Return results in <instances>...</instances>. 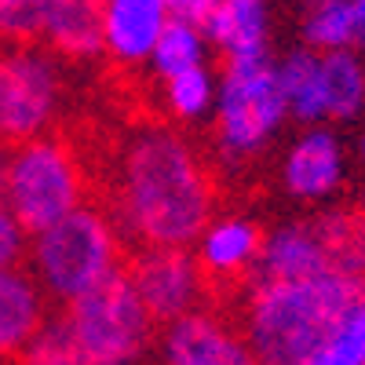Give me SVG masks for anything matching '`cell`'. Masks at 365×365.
Wrapping results in <instances>:
<instances>
[{"label": "cell", "mask_w": 365, "mask_h": 365, "mask_svg": "<svg viewBox=\"0 0 365 365\" xmlns=\"http://www.w3.org/2000/svg\"><path fill=\"white\" fill-rule=\"evenodd\" d=\"M117 227L139 249H187L208 227L212 182L197 154L168 128L128 139L113 187Z\"/></svg>", "instance_id": "1"}, {"label": "cell", "mask_w": 365, "mask_h": 365, "mask_svg": "<svg viewBox=\"0 0 365 365\" xmlns=\"http://www.w3.org/2000/svg\"><path fill=\"white\" fill-rule=\"evenodd\" d=\"M365 299V282L322 274L311 282H259L245 303V336L259 365H303Z\"/></svg>", "instance_id": "2"}, {"label": "cell", "mask_w": 365, "mask_h": 365, "mask_svg": "<svg viewBox=\"0 0 365 365\" xmlns=\"http://www.w3.org/2000/svg\"><path fill=\"white\" fill-rule=\"evenodd\" d=\"M29 278L55 303H73L120 270V241L99 208H77L29 237Z\"/></svg>", "instance_id": "3"}, {"label": "cell", "mask_w": 365, "mask_h": 365, "mask_svg": "<svg viewBox=\"0 0 365 365\" xmlns=\"http://www.w3.org/2000/svg\"><path fill=\"white\" fill-rule=\"evenodd\" d=\"M0 205L29 237L84 208V168L73 146L55 135L11 146L0 182Z\"/></svg>", "instance_id": "4"}, {"label": "cell", "mask_w": 365, "mask_h": 365, "mask_svg": "<svg viewBox=\"0 0 365 365\" xmlns=\"http://www.w3.org/2000/svg\"><path fill=\"white\" fill-rule=\"evenodd\" d=\"M58 318L91 365H135L154 336V322L143 311L125 267L81 299L66 303Z\"/></svg>", "instance_id": "5"}, {"label": "cell", "mask_w": 365, "mask_h": 365, "mask_svg": "<svg viewBox=\"0 0 365 365\" xmlns=\"http://www.w3.org/2000/svg\"><path fill=\"white\" fill-rule=\"evenodd\" d=\"M63 106V73L41 48H0V143L22 146L48 135Z\"/></svg>", "instance_id": "6"}, {"label": "cell", "mask_w": 365, "mask_h": 365, "mask_svg": "<svg viewBox=\"0 0 365 365\" xmlns=\"http://www.w3.org/2000/svg\"><path fill=\"white\" fill-rule=\"evenodd\" d=\"M285 103L278 73L270 58L256 63H223V91H220V146L230 158H249L282 125Z\"/></svg>", "instance_id": "7"}, {"label": "cell", "mask_w": 365, "mask_h": 365, "mask_svg": "<svg viewBox=\"0 0 365 365\" xmlns=\"http://www.w3.org/2000/svg\"><path fill=\"white\" fill-rule=\"evenodd\" d=\"M120 267L154 325H172L194 314L205 274L187 249H139Z\"/></svg>", "instance_id": "8"}, {"label": "cell", "mask_w": 365, "mask_h": 365, "mask_svg": "<svg viewBox=\"0 0 365 365\" xmlns=\"http://www.w3.org/2000/svg\"><path fill=\"white\" fill-rule=\"evenodd\" d=\"M168 365H259L249 344L212 314H187L165 329Z\"/></svg>", "instance_id": "9"}, {"label": "cell", "mask_w": 365, "mask_h": 365, "mask_svg": "<svg viewBox=\"0 0 365 365\" xmlns=\"http://www.w3.org/2000/svg\"><path fill=\"white\" fill-rule=\"evenodd\" d=\"M165 26V0H110L103 4V48L120 63H143L154 55Z\"/></svg>", "instance_id": "10"}, {"label": "cell", "mask_w": 365, "mask_h": 365, "mask_svg": "<svg viewBox=\"0 0 365 365\" xmlns=\"http://www.w3.org/2000/svg\"><path fill=\"white\" fill-rule=\"evenodd\" d=\"M201 37L223 51V63L267 58V8L256 0H212Z\"/></svg>", "instance_id": "11"}, {"label": "cell", "mask_w": 365, "mask_h": 365, "mask_svg": "<svg viewBox=\"0 0 365 365\" xmlns=\"http://www.w3.org/2000/svg\"><path fill=\"white\" fill-rule=\"evenodd\" d=\"M44 292L29 278V270H0V361L22 358V351L44 329Z\"/></svg>", "instance_id": "12"}, {"label": "cell", "mask_w": 365, "mask_h": 365, "mask_svg": "<svg viewBox=\"0 0 365 365\" xmlns=\"http://www.w3.org/2000/svg\"><path fill=\"white\" fill-rule=\"evenodd\" d=\"M41 44H48L63 58H73V63L103 55V4H96V0H48Z\"/></svg>", "instance_id": "13"}, {"label": "cell", "mask_w": 365, "mask_h": 365, "mask_svg": "<svg viewBox=\"0 0 365 365\" xmlns=\"http://www.w3.org/2000/svg\"><path fill=\"white\" fill-rule=\"evenodd\" d=\"M256 263H259V282H311L329 274L325 252L311 223H289L263 237Z\"/></svg>", "instance_id": "14"}, {"label": "cell", "mask_w": 365, "mask_h": 365, "mask_svg": "<svg viewBox=\"0 0 365 365\" xmlns=\"http://www.w3.org/2000/svg\"><path fill=\"white\" fill-rule=\"evenodd\" d=\"M340 175H344V154H340V143L332 132L314 128L307 132L285 158V187L296 197H325L340 187Z\"/></svg>", "instance_id": "15"}, {"label": "cell", "mask_w": 365, "mask_h": 365, "mask_svg": "<svg viewBox=\"0 0 365 365\" xmlns=\"http://www.w3.org/2000/svg\"><path fill=\"white\" fill-rule=\"evenodd\" d=\"M311 230L325 252L329 274L365 282V208H336L311 220Z\"/></svg>", "instance_id": "16"}, {"label": "cell", "mask_w": 365, "mask_h": 365, "mask_svg": "<svg viewBox=\"0 0 365 365\" xmlns=\"http://www.w3.org/2000/svg\"><path fill=\"white\" fill-rule=\"evenodd\" d=\"M263 234L249 220H223L205 230L201 241V274L208 278H223V274H241L249 263L259 259Z\"/></svg>", "instance_id": "17"}, {"label": "cell", "mask_w": 365, "mask_h": 365, "mask_svg": "<svg viewBox=\"0 0 365 365\" xmlns=\"http://www.w3.org/2000/svg\"><path fill=\"white\" fill-rule=\"evenodd\" d=\"M282 88L285 113L296 120H322L325 117V99H322V55L314 51H292L285 55L282 66H274Z\"/></svg>", "instance_id": "18"}, {"label": "cell", "mask_w": 365, "mask_h": 365, "mask_svg": "<svg viewBox=\"0 0 365 365\" xmlns=\"http://www.w3.org/2000/svg\"><path fill=\"white\" fill-rule=\"evenodd\" d=\"M322 99L325 117L351 120L365 103V66L354 51H325L322 55Z\"/></svg>", "instance_id": "19"}, {"label": "cell", "mask_w": 365, "mask_h": 365, "mask_svg": "<svg viewBox=\"0 0 365 365\" xmlns=\"http://www.w3.org/2000/svg\"><path fill=\"white\" fill-rule=\"evenodd\" d=\"M150 58H154V70L165 81L175 77V73L197 70V66H205V37L197 34V29L168 19L165 34H161V41H158V48H154Z\"/></svg>", "instance_id": "20"}, {"label": "cell", "mask_w": 365, "mask_h": 365, "mask_svg": "<svg viewBox=\"0 0 365 365\" xmlns=\"http://www.w3.org/2000/svg\"><path fill=\"white\" fill-rule=\"evenodd\" d=\"M303 37L322 51H347L354 44L351 34V4L347 0H322L303 19Z\"/></svg>", "instance_id": "21"}, {"label": "cell", "mask_w": 365, "mask_h": 365, "mask_svg": "<svg viewBox=\"0 0 365 365\" xmlns=\"http://www.w3.org/2000/svg\"><path fill=\"white\" fill-rule=\"evenodd\" d=\"M48 0H0V48H37Z\"/></svg>", "instance_id": "22"}, {"label": "cell", "mask_w": 365, "mask_h": 365, "mask_svg": "<svg viewBox=\"0 0 365 365\" xmlns=\"http://www.w3.org/2000/svg\"><path fill=\"white\" fill-rule=\"evenodd\" d=\"M303 365H365V299L329 336V344L314 351Z\"/></svg>", "instance_id": "23"}, {"label": "cell", "mask_w": 365, "mask_h": 365, "mask_svg": "<svg viewBox=\"0 0 365 365\" xmlns=\"http://www.w3.org/2000/svg\"><path fill=\"white\" fill-rule=\"evenodd\" d=\"M19 365H91L77 344L70 340V332L63 325V318H48L44 329L37 332L34 340H29V347L22 351Z\"/></svg>", "instance_id": "24"}, {"label": "cell", "mask_w": 365, "mask_h": 365, "mask_svg": "<svg viewBox=\"0 0 365 365\" xmlns=\"http://www.w3.org/2000/svg\"><path fill=\"white\" fill-rule=\"evenodd\" d=\"M165 91H168V106L179 117H197L212 103V77H208L205 66H197V70L168 77L165 81Z\"/></svg>", "instance_id": "25"}, {"label": "cell", "mask_w": 365, "mask_h": 365, "mask_svg": "<svg viewBox=\"0 0 365 365\" xmlns=\"http://www.w3.org/2000/svg\"><path fill=\"white\" fill-rule=\"evenodd\" d=\"M29 252V234L15 223V216L0 205V270H19Z\"/></svg>", "instance_id": "26"}, {"label": "cell", "mask_w": 365, "mask_h": 365, "mask_svg": "<svg viewBox=\"0 0 365 365\" xmlns=\"http://www.w3.org/2000/svg\"><path fill=\"white\" fill-rule=\"evenodd\" d=\"M351 34H354V44L365 48V0L351 4Z\"/></svg>", "instance_id": "27"}, {"label": "cell", "mask_w": 365, "mask_h": 365, "mask_svg": "<svg viewBox=\"0 0 365 365\" xmlns=\"http://www.w3.org/2000/svg\"><path fill=\"white\" fill-rule=\"evenodd\" d=\"M8 154H11V146L0 143V182H4V168H8Z\"/></svg>", "instance_id": "28"}, {"label": "cell", "mask_w": 365, "mask_h": 365, "mask_svg": "<svg viewBox=\"0 0 365 365\" xmlns=\"http://www.w3.org/2000/svg\"><path fill=\"white\" fill-rule=\"evenodd\" d=\"M361 154H365V135H361Z\"/></svg>", "instance_id": "29"}]
</instances>
